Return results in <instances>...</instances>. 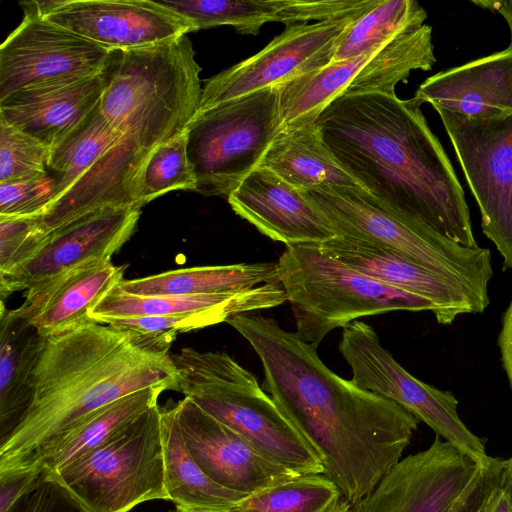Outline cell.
<instances>
[{"label": "cell", "instance_id": "4fadbf2b", "mask_svg": "<svg viewBox=\"0 0 512 512\" xmlns=\"http://www.w3.org/2000/svg\"><path fill=\"white\" fill-rule=\"evenodd\" d=\"M23 20L0 46V100L13 92L103 74L107 50L21 6Z\"/></svg>", "mask_w": 512, "mask_h": 512}, {"label": "cell", "instance_id": "7a4b0ae2", "mask_svg": "<svg viewBox=\"0 0 512 512\" xmlns=\"http://www.w3.org/2000/svg\"><path fill=\"white\" fill-rule=\"evenodd\" d=\"M420 106L384 93L341 95L317 123L338 163L390 212L477 248L463 188Z\"/></svg>", "mask_w": 512, "mask_h": 512}, {"label": "cell", "instance_id": "ac0fdd59", "mask_svg": "<svg viewBox=\"0 0 512 512\" xmlns=\"http://www.w3.org/2000/svg\"><path fill=\"white\" fill-rule=\"evenodd\" d=\"M319 246L332 258L363 275L429 300L435 307L433 314L439 324H451L459 315L485 310L463 285L390 249L338 236Z\"/></svg>", "mask_w": 512, "mask_h": 512}, {"label": "cell", "instance_id": "7c38bea8", "mask_svg": "<svg viewBox=\"0 0 512 512\" xmlns=\"http://www.w3.org/2000/svg\"><path fill=\"white\" fill-rule=\"evenodd\" d=\"M361 16L287 26L258 53L209 78L202 88L197 113L326 67Z\"/></svg>", "mask_w": 512, "mask_h": 512}, {"label": "cell", "instance_id": "836d02e7", "mask_svg": "<svg viewBox=\"0 0 512 512\" xmlns=\"http://www.w3.org/2000/svg\"><path fill=\"white\" fill-rule=\"evenodd\" d=\"M162 6L185 18L194 32L232 26L242 34L259 33L268 22H280L284 0H159Z\"/></svg>", "mask_w": 512, "mask_h": 512}, {"label": "cell", "instance_id": "b9f144b4", "mask_svg": "<svg viewBox=\"0 0 512 512\" xmlns=\"http://www.w3.org/2000/svg\"><path fill=\"white\" fill-rule=\"evenodd\" d=\"M504 460L491 457L447 512H483L491 492L501 483Z\"/></svg>", "mask_w": 512, "mask_h": 512}, {"label": "cell", "instance_id": "f1b7e54d", "mask_svg": "<svg viewBox=\"0 0 512 512\" xmlns=\"http://www.w3.org/2000/svg\"><path fill=\"white\" fill-rule=\"evenodd\" d=\"M273 282H279L277 262H256L171 270L123 279L117 287L137 296H193L249 289Z\"/></svg>", "mask_w": 512, "mask_h": 512}, {"label": "cell", "instance_id": "44dd1931", "mask_svg": "<svg viewBox=\"0 0 512 512\" xmlns=\"http://www.w3.org/2000/svg\"><path fill=\"white\" fill-rule=\"evenodd\" d=\"M105 84L104 72L13 92L0 100V120L52 149L99 105Z\"/></svg>", "mask_w": 512, "mask_h": 512}, {"label": "cell", "instance_id": "8fae6325", "mask_svg": "<svg viewBox=\"0 0 512 512\" xmlns=\"http://www.w3.org/2000/svg\"><path fill=\"white\" fill-rule=\"evenodd\" d=\"M435 110L479 207L483 233L512 269V112L470 119Z\"/></svg>", "mask_w": 512, "mask_h": 512}, {"label": "cell", "instance_id": "681fc988", "mask_svg": "<svg viewBox=\"0 0 512 512\" xmlns=\"http://www.w3.org/2000/svg\"><path fill=\"white\" fill-rule=\"evenodd\" d=\"M169 512H183V511H180V510H178V509H176V508H175L174 510H170ZM229 512H241V511H239V510H237V509L235 508V509H233V510H231V511H229Z\"/></svg>", "mask_w": 512, "mask_h": 512}, {"label": "cell", "instance_id": "8992f818", "mask_svg": "<svg viewBox=\"0 0 512 512\" xmlns=\"http://www.w3.org/2000/svg\"><path fill=\"white\" fill-rule=\"evenodd\" d=\"M300 191L335 236L390 249L463 285L484 309L488 306V283L493 276L489 249L465 247L427 226L407 222L360 185H322Z\"/></svg>", "mask_w": 512, "mask_h": 512}, {"label": "cell", "instance_id": "cb8c5ba5", "mask_svg": "<svg viewBox=\"0 0 512 512\" xmlns=\"http://www.w3.org/2000/svg\"><path fill=\"white\" fill-rule=\"evenodd\" d=\"M318 115L280 126L259 166L267 168L299 190L316 186H357L325 144Z\"/></svg>", "mask_w": 512, "mask_h": 512}, {"label": "cell", "instance_id": "d4e9b609", "mask_svg": "<svg viewBox=\"0 0 512 512\" xmlns=\"http://www.w3.org/2000/svg\"><path fill=\"white\" fill-rule=\"evenodd\" d=\"M287 301L279 282L249 289L193 296H137L120 290H110L90 312L98 322L106 318L165 316L230 308L240 315L277 307Z\"/></svg>", "mask_w": 512, "mask_h": 512}, {"label": "cell", "instance_id": "8d00e7d4", "mask_svg": "<svg viewBox=\"0 0 512 512\" xmlns=\"http://www.w3.org/2000/svg\"><path fill=\"white\" fill-rule=\"evenodd\" d=\"M196 189V178L187 155V132L156 146L138 177L137 200L143 206L173 190Z\"/></svg>", "mask_w": 512, "mask_h": 512}, {"label": "cell", "instance_id": "9c48e42d", "mask_svg": "<svg viewBox=\"0 0 512 512\" xmlns=\"http://www.w3.org/2000/svg\"><path fill=\"white\" fill-rule=\"evenodd\" d=\"M280 124L277 87L195 114L186 128L195 192L228 197L259 166Z\"/></svg>", "mask_w": 512, "mask_h": 512}, {"label": "cell", "instance_id": "4316f807", "mask_svg": "<svg viewBox=\"0 0 512 512\" xmlns=\"http://www.w3.org/2000/svg\"><path fill=\"white\" fill-rule=\"evenodd\" d=\"M163 391L165 389L161 387L142 389L102 407L37 450L18 476L39 471L52 473L97 448L157 405Z\"/></svg>", "mask_w": 512, "mask_h": 512}, {"label": "cell", "instance_id": "6da1fadb", "mask_svg": "<svg viewBox=\"0 0 512 512\" xmlns=\"http://www.w3.org/2000/svg\"><path fill=\"white\" fill-rule=\"evenodd\" d=\"M226 322L256 352L269 395L316 451L343 500L354 506L402 459L419 420L336 375L316 347L273 318L241 314Z\"/></svg>", "mask_w": 512, "mask_h": 512}, {"label": "cell", "instance_id": "d6a6232c", "mask_svg": "<svg viewBox=\"0 0 512 512\" xmlns=\"http://www.w3.org/2000/svg\"><path fill=\"white\" fill-rule=\"evenodd\" d=\"M425 9L414 0H382L358 18L340 41L333 61L357 58L385 45L397 35L420 27Z\"/></svg>", "mask_w": 512, "mask_h": 512}, {"label": "cell", "instance_id": "d590c367", "mask_svg": "<svg viewBox=\"0 0 512 512\" xmlns=\"http://www.w3.org/2000/svg\"><path fill=\"white\" fill-rule=\"evenodd\" d=\"M236 315H240L236 310L223 308L181 315L106 318L98 322L125 334L146 351L169 355L179 333L226 322Z\"/></svg>", "mask_w": 512, "mask_h": 512}, {"label": "cell", "instance_id": "f546056e", "mask_svg": "<svg viewBox=\"0 0 512 512\" xmlns=\"http://www.w3.org/2000/svg\"><path fill=\"white\" fill-rule=\"evenodd\" d=\"M435 62L432 28L423 24L397 35L379 49L360 69L342 95H396V85L407 82L413 70H430Z\"/></svg>", "mask_w": 512, "mask_h": 512}, {"label": "cell", "instance_id": "1f68e13d", "mask_svg": "<svg viewBox=\"0 0 512 512\" xmlns=\"http://www.w3.org/2000/svg\"><path fill=\"white\" fill-rule=\"evenodd\" d=\"M123 135L104 116L99 103L70 134L52 148L48 172L57 180L55 201Z\"/></svg>", "mask_w": 512, "mask_h": 512}, {"label": "cell", "instance_id": "74e56055", "mask_svg": "<svg viewBox=\"0 0 512 512\" xmlns=\"http://www.w3.org/2000/svg\"><path fill=\"white\" fill-rule=\"evenodd\" d=\"M51 148L0 120V183L48 173Z\"/></svg>", "mask_w": 512, "mask_h": 512}, {"label": "cell", "instance_id": "ffe728a7", "mask_svg": "<svg viewBox=\"0 0 512 512\" xmlns=\"http://www.w3.org/2000/svg\"><path fill=\"white\" fill-rule=\"evenodd\" d=\"M123 273L111 259L87 261L26 290L14 311L45 338L64 334L93 321L90 312Z\"/></svg>", "mask_w": 512, "mask_h": 512}, {"label": "cell", "instance_id": "3957f363", "mask_svg": "<svg viewBox=\"0 0 512 512\" xmlns=\"http://www.w3.org/2000/svg\"><path fill=\"white\" fill-rule=\"evenodd\" d=\"M150 387L177 390L170 354L146 351L95 321L47 338L31 403L0 440V481L20 475L37 450L97 410Z\"/></svg>", "mask_w": 512, "mask_h": 512}, {"label": "cell", "instance_id": "7bdbcfd3", "mask_svg": "<svg viewBox=\"0 0 512 512\" xmlns=\"http://www.w3.org/2000/svg\"><path fill=\"white\" fill-rule=\"evenodd\" d=\"M503 368L512 388V300L504 313L502 328L498 336Z\"/></svg>", "mask_w": 512, "mask_h": 512}, {"label": "cell", "instance_id": "277c9868", "mask_svg": "<svg viewBox=\"0 0 512 512\" xmlns=\"http://www.w3.org/2000/svg\"><path fill=\"white\" fill-rule=\"evenodd\" d=\"M200 71L187 35L115 51L100 109L119 133L151 151L185 132L194 118L202 94Z\"/></svg>", "mask_w": 512, "mask_h": 512}, {"label": "cell", "instance_id": "4dcf8cb0", "mask_svg": "<svg viewBox=\"0 0 512 512\" xmlns=\"http://www.w3.org/2000/svg\"><path fill=\"white\" fill-rule=\"evenodd\" d=\"M383 46L357 58L332 62L320 70L277 86L280 126L305 116L319 115L331 101L342 95L360 69Z\"/></svg>", "mask_w": 512, "mask_h": 512}, {"label": "cell", "instance_id": "ee69618b", "mask_svg": "<svg viewBox=\"0 0 512 512\" xmlns=\"http://www.w3.org/2000/svg\"><path fill=\"white\" fill-rule=\"evenodd\" d=\"M483 512H512V503L501 483L491 492Z\"/></svg>", "mask_w": 512, "mask_h": 512}, {"label": "cell", "instance_id": "d6986e66", "mask_svg": "<svg viewBox=\"0 0 512 512\" xmlns=\"http://www.w3.org/2000/svg\"><path fill=\"white\" fill-rule=\"evenodd\" d=\"M227 201L235 214L286 247L321 245L335 236L301 191L267 168L252 170Z\"/></svg>", "mask_w": 512, "mask_h": 512}, {"label": "cell", "instance_id": "7dc6e473", "mask_svg": "<svg viewBox=\"0 0 512 512\" xmlns=\"http://www.w3.org/2000/svg\"><path fill=\"white\" fill-rule=\"evenodd\" d=\"M332 512H353V509L349 503L342 499Z\"/></svg>", "mask_w": 512, "mask_h": 512}, {"label": "cell", "instance_id": "603a6c76", "mask_svg": "<svg viewBox=\"0 0 512 512\" xmlns=\"http://www.w3.org/2000/svg\"><path fill=\"white\" fill-rule=\"evenodd\" d=\"M150 152L123 135L41 217L45 231L108 207H142L137 200L138 177Z\"/></svg>", "mask_w": 512, "mask_h": 512}, {"label": "cell", "instance_id": "f35d334b", "mask_svg": "<svg viewBox=\"0 0 512 512\" xmlns=\"http://www.w3.org/2000/svg\"><path fill=\"white\" fill-rule=\"evenodd\" d=\"M47 236L41 216L0 217V277L32 260Z\"/></svg>", "mask_w": 512, "mask_h": 512}, {"label": "cell", "instance_id": "60d3db41", "mask_svg": "<svg viewBox=\"0 0 512 512\" xmlns=\"http://www.w3.org/2000/svg\"><path fill=\"white\" fill-rule=\"evenodd\" d=\"M5 512H85L68 491L39 471Z\"/></svg>", "mask_w": 512, "mask_h": 512}, {"label": "cell", "instance_id": "30bf717a", "mask_svg": "<svg viewBox=\"0 0 512 512\" xmlns=\"http://www.w3.org/2000/svg\"><path fill=\"white\" fill-rule=\"evenodd\" d=\"M339 351L356 386L397 403L478 463L491 458L484 441L460 419L454 394L411 375L382 346L373 327L359 320L345 326Z\"/></svg>", "mask_w": 512, "mask_h": 512}, {"label": "cell", "instance_id": "f6af8a7d", "mask_svg": "<svg viewBox=\"0 0 512 512\" xmlns=\"http://www.w3.org/2000/svg\"><path fill=\"white\" fill-rule=\"evenodd\" d=\"M474 4L481 6L482 8L489 9L493 12H497L500 14L507 22V25L510 30L511 35V45H512V0H501V1H492V0H480V1H472Z\"/></svg>", "mask_w": 512, "mask_h": 512}, {"label": "cell", "instance_id": "7402d4cb", "mask_svg": "<svg viewBox=\"0 0 512 512\" xmlns=\"http://www.w3.org/2000/svg\"><path fill=\"white\" fill-rule=\"evenodd\" d=\"M412 99L470 119L512 112V45L428 77Z\"/></svg>", "mask_w": 512, "mask_h": 512}, {"label": "cell", "instance_id": "83f0119b", "mask_svg": "<svg viewBox=\"0 0 512 512\" xmlns=\"http://www.w3.org/2000/svg\"><path fill=\"white\" fill-rule=\"evenodd\" d=\"M165 486L168 500L183 512H229L246 498L212 481L189 454L174 407L161 409Z\"/></svg>", "mask_w": 512, "mask_h": 512}, {"label": "cell", "instance_id": "e0dca14e", "mask_svg": "<svg viewBox=\"0 0 512 512\" xmlns=\"http://www.w3.org/2000/svg\"><path fill=\"white\" fill-rule=\"evenodd\" d=\"M173 407L189 454L220 486L251 495L299 476L262 454L188 398Z\"/></svg>", "mask_w": 512, "mask_h": 512}, {"label": "cell", "instance_id": "2e32d148", "mask_svg": "<svg viewBox=\"0 0 512 512\" xmlns=\"http://www.w3.org/2000/svg\"><path fill=\"white\" fill-rule=\"evenodd\" d=\"M140 214V206L108 207L49 232L32 260L0 277L1 303L14 292L28 290L87 261L111 259L135 232Z\"/></svg>", "mask_w": 512, "mask_h": 512}, {"label": "cell", "instance_id": "ab89813d", "mask_svg": "<svg viewBox=\"0 0 512 512\" xmlns=\"http://www.w3.org/2000/svg\"><path fill=\"white\" fill-rule=\"evenodd\" d=\"M57 197V180L43 175L0 183V217H43Z\"/></svg>", "mask_w": 512, "mask_h": 512}, {"label": "cell", "instance_id": "9a60e30c", "mask_svg": "<svg viewBox=\"0 0 512 512\" xmlns=\"http://www.w3.org/2000/svg\"><path fill=\"white\" fill-rule=\"evenodd\" d=\"M480 465L436 435L427 449L395 464L353 512H447Z\"/></svg>", "mask_w": 512, "mask_h": 512}, {"label": "cell", "instance_id": "484cf974", "mask_svg": "<svg viewBox=\"0 0 512 512\" xmlns=\"http://www.w3.org/2000/svg\"><path fill=\"white\" fill-rule=\"evenodd\" d=\"M46 339L1 303L0 440L14 430L31 403Z\"/></svg>", "mask_w": 512, "mask_h": 512}, {"label": "cell", "instance_id": "5b68a950", "mask_svg": "<svg viewBox=\"0 0 512 512\" xmlns=\"http://www.w3.org/2000/svg\"><path fill=\"white\" fill-rule=\"evenodd\" d=\"M170 357L177 391L185 398L297 475L324 474L316 451L256 377L229 354L183 348Z\"/></svg>", "mask_w": 512, "mask_h": 512}, {"label": "cell", "instance_id": "c3c4849f", "mask_svg": "<svg viewBox=\"0 0 512 512\" xmlns=\"http://www.w3.org/2000/svg\"><path fill=\"white\" fill-rule=\"evenodd\" d=\"M304 6H305L304 0H301V23L304 22Z\"/></svg>", "mask_w": 512, "mask_h": 512}, {"label": "cell", "instance_id": "5bb4252c", "mask_svg": "<svg viewBox=\"0 0 512 512\" xmlns=\"http://www.w3.org/2000/svg\"><path fill=\"white\" fill-rule=\"evenodd\" d=\"M20 5L110 51L148 47L194 32L185 18L153 0H48Z\"/></svg>", "mask_w": 512, "mask_h": 512}, {"label": "cell", "instance_id": "e575fe53", "mask_svg": "<svg viewBox=\"0 0 512 512\" xmlns=\"http://www.w3.org/2000/svg\"><path fill=\"white\" fill-rule=\"evenodd\" d=\"M338 486L324 474L299 475L244 498L241 512H332L342 500Z\"/></svg>", "mask_w": 512, "mask_h": 512}, {"label": "cell", "instance_id": "ba28073f", "mask_svg": "<svg viewBox=\"0 0 512 512\" xmlns=\"http://www.w3.org/2000/svg\"><path fill=\"white\" fill-rule=\"evenodd\" d=\"M85 512H129L168 500L157 404L97 448L52 473Z\"/></svg>", "mask_w": 512, "mask_h": 512}, {"label": "cell", "instance_id": "52a82bcc", "mask_svg": "<svg viewBox=\"0 0 512 512\" xmlns=\"http://www.w3.org/2000/svg\"><path fill=\"white\" fill-rule=\"evenodd\" d=\"M277 265L295 333L314 347L332 330L360 317L402 310L435 312L429 300L363 275L319 245L288 246Z\"/></svg>", "mask_w": 512, "mask_h": 512}, {"label": "cell", "instance_id": "bcb514c9", "mask_svg": "<svg viewBox=\"0 0 512 512\" xmlns=\"http://www.w3.org/2000/svg\"><path fill=\"white\" fill-rule=\"evenodd\" d=\"M501 487L512 503V457L503 462Z\"/></svg>", "mask_w": 512, "mask_h": 512}]
</instances>
